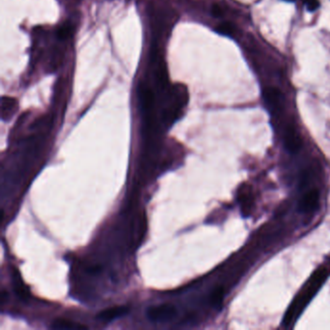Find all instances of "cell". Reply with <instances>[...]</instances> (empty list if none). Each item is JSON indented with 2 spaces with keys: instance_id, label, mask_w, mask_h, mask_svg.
<instances>
[{
  "instance_id": "6da1fadb",
  "label": "cell",
  "mask_w": 330,
  "mask_h": 330,
  "mask_svg": "<svg viewBox=\"0 0 330 330\" xmlns=\"http://www.w3.org/2000/svg\"><path fill=\"white\" fill-rule=\"evenodd\" d=\"M327 275L328 270L325 267H319L309 279L304 289L301 290V293L291 303L289 310L285 315L283 322L286 326H289L296 319V317L299 316V314L304 310L305 306L310 302L312 297L321 287L322 283L327 278Z\"/></svg>"
},
{
  "instance_id": "7a4b0ae2",
  "label": "cell",
  "mask_w": 330,
  "mask_h": 330,
  "mask_svg": "<svg viewBox=\"0 0 330 330\" xmlns=\"http://www.w3.org/2000/svg\"><path fill=\"white\" fill-rule=\"evenodd\" d=\"M165 94L163 117L165 122L170 124L179 117L180 111L187 105V87L180 83L175 84L172 87L166 89Z\"/></svg>"
},
{
  "instance_id": "3957f363",
  "label": "cell",
  "mask_w": 330,
  "mask_h": 330,
  "mask_svg": "<svg viewBox=\"0 0 330 330\" xmlns=\"http://www.w3.org/2000/svg\"><path fill=\"white\" fill-rule=\"evenodd\" d=\"M178 315V310L171 303H162L150 306L146 310V316L153 322H168Z\"/></svg>"
},
{
  "instance_id": "277c9868",
  "label": "cell",
  "mask_w": 330,
  "mask_h": 330,
  "mask_svg": "<svg viewBox=\"0 0 330 330\" xmlns=\"http://www.w3.org/2000/svg\"><path fill=\"white\" fill-rule=\"evenodd\" d=\"M284 145L289 153H296L301 148V138L297 133L295 127L291 124H288L284 130Z\"/></svg>"
},
{
  "instance_id": "5b68a950",
  "label": "cell",
  "mask_w": 330,
  "mask_h": 330,
  "mask_svg": "<svg viewBox=\"0 0 330 330\" xmlns=\"http://www.w3.org/2000/svg\"><path fill=\"white\" fill-rule=\"evenodd\" d=\"M318 192L315 189L304 194L299 202V211L306 214L315 211L318 206Z\"/></svg>"
},
{
  "instance_id": "8992f818",
  "label": "cell",
  "mask_w": 330,
  "mask_h": 330,
  "mask_svg": "<svg viewBox=\"0 0 330 330\" xmlns=\"http://www.w3.org/2000/svg\"><path fill=\"white\" fill-rule=\"evenodd\" d=\"M129 312V308L127 306H114L107 308L96 315L97 319L105 322H110L116 318L125 316Z\"/></svg>"
},
{
  "instance_id": "52a82bcc",
  "label": "cell",
  "mask_w": 330,
  "mask_h": 330,
  "mask_svg": "<svg viewBox=\"0 0 330 330\" xmlns=\"http://www.w3.org/2000/svg\"><path fill=\"white\" fill-rule=\"evenodd\" d=\"M238 202L240 204L242 214L248 216L253 206V195L251 187L247 184H243L238 190Z\"/></svg>"
},
{
  "instance_id": "ba28073f",
  "label": "cell",
  "mask_w": 330,
  "mask_h": 330,
  "mask_svg": "<svg viewBox=\"0 0 330 330\" xmlns=\"http://www.w3.org/2000/svg\"><path fill=\"white\" fill-rule=\"evenodd\" d=\"M18 110V101L12 97H2L1 99V117L3 120H9Z\"/></svg>"
},
{
  "instance_id": "9c48e42d",
  "label": "cell",
  "mask_w": 330,
  "mask_h": 330,
  "mask_svg": "<svg viewBox=\"0 0 330 330\" xmlns=\"http://www.w3.org/2000/svg\"><path fill=\"white\" fill-rule=\"evenodd\" d=\"M12 280H13L15 292L18 294V296H20L23 300H28L30 296L29 290L25 285L21 274L16 268L12 269Z\"/></svg>"
},
{
  "instance_id": "30bf717a",
  "label": "cell",
  "mask_w": 330,
  "mask_h": 330,
  "mask_svg": "<svg viewBox=\"0 0 330 330\" xmlns=\"http://www.w3.org/2000/svg\"><path fill=\"white\" fill-rule=\"evenodd\" d=\"M263 97L266 103L273 109L278 110L281 108L283 96L279 89L275 87H268L263 91Z\"/></svg>"
},
{
  "instance_id": "8fae6325",
  "label": "cell",
  "mask_w": 330,
  "mask_h": 330,
  "mask_svg": "<svg viewBox=\"0 0 330 330\" xmlns=\"http://www.w3.org/2000/svg\"><path fill=\"white\" fill-rule=\"evenodd\" d=\"M51 328L52 329H86L87 326L79 322H75L71 319L59 317L52 322Z\"/></svg>"
},
{
  "instance_id": "7c38bea8",
  "label": "cell",
  "mask_w": 330,
  "mask_h": 330,
  "mask_svg": "<svg viewBox=\"0 0 330 330\" xmlns=\"http://www.w3.org/2000/svg\"><path fill=\"white\" fill-rule=\"evenodd\" d=\"M223 297H224V289L223 287H217L216 289L213 290L212 294H211V303L213 306L215 307H219L222 301H223Z\"/></svg>"
},
{
  "instance_id": "4fadbf2b",
  "label": "cell",
  "mask_w": 330,
  "mask_h": 330,
  "mask_svg": "<svg viewBox=\"0 0 330 330\" xmlns=\"http://www.w3.org/2000/svg\"><path fill=\"white\" fill-rule=\"evenodd\" d=\"M72 31H73V29H72L71 25L65 24V25L61 26L60 28L57 29V31H56V37L59 40H66V39L69 38Z\"/></svg>"
},
{
  "instance_id": "5bb4252c",
  "label": "cell",
  "mask_w": 330,
  "mask_h": 330,
  "mask_svg": "<svg viewBox=\"0 0 330 330\" xmlns=\"http://www.w3.org/2000/svg\"><path fill=\"white\" fill-rule=\"evenodd\" d=\"M216 31L218 33H220L222 35H225V36H231L233 35L234 33V27L231 24V23H228V22H225V23H222L220 24L217 28H216Z\"/></svg>"
},
{
  "instance_id": "9a60e30c",
  "label": "cell",
  "mask_w": 330,
  "mask_h": 330,
  "mask_svg": "<svg viewBox=\"0 0 330 330\" xmlns=\"http://www.w3.org/2000/svg\"><path fill=\"white\" fill-rule=\"evenodd\" d=\"M304 3L306 4L308 10L311 11V12L316 11V10H317V8L319 7L318 0H304Z\"/></svg>"
},
{
  "instance_id": "2e32d148",
  "label": "cell",
  "mask_w": 330,
  "mask_h": 330,
  "mask_svg": "<svg viewBox=\"0 0 330 330\" xmlns=\"http://www.w3.org/2000/svg\"><path fill=\"white\" fill-rule=\"evenodd\" d=\"M212 15L215 17V18H220L221 16L223 15V11H222V8L218 4H214L213 7H212Z\"/></svg>"
},
{
  "instance_id": "e0dca14e",
  "label": "cell",
  "mask_w": 330,
  "mask_h": 330,
  "mask_svg": "<svg viewBox=\"0 0 330 330\" xmlns=\"http://www.w3.org/2000/svg\"><path fill=\"white\" fill-rule=\"evenodd\" d=\"M285 1H293V0H285Z\"/></svg>"
}]
</instances>
